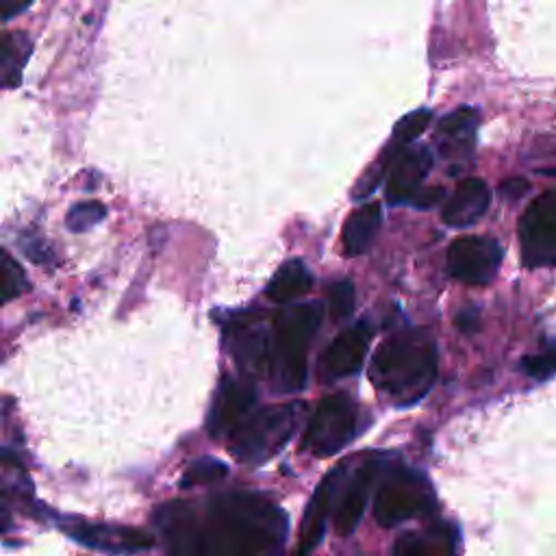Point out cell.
<instances>
[{"instance_id":"4316f807","label":"cell","mask_w":556,"mask_h":556,"mask_svg":"<svg viewBox=\"0 0 556 556\" xmlns=\"http://www.w3.org/2000/svg\"><path fill=\"white\" fill-rule=\"evenodd\" d=\"M521 369H523L528 376L536 378V380H545V378L554 376V374H556V343H554L552 348L539 352V354L526 356V358L521 361Z\"/></svg>"},{"instance_id":"484cf974","label":"cell","mask_w":556,"mask_h":556,"mask_svg":"<svg viewBox=\"0 0 556 556\" xmlns=\"http://www.w3.org/2000/svg\"><path fill=\"white\" fill-rule=\"evenodd\" d=\"M328 304H330V315L334 319L350 317L354 311V285L350 280H339L330 285Z\"/></svg>"},{"instance_id":"4dcf8cb0","label":"cell","mask_w":556,"mask_h":556,"mask_svg":"<svg viewBox=\"0 0 556 556\" xmlns=\"http://www.w3.org/2000/svg\"><path fill=\"white\" fill-rule=\"evenodd\" d=\"M456 324L460 326V330L471 332V330H476V328H478V313H476V311H465V313H460V315H458Z\"/></svg>"},{"instance_id":"d4e9b609","label":"cell","mask_w":556,"mask_h":556,"mask_svg":"<svg viewBox=\"0 0 556 556\" xmlns=\"http://www.w3.org/2000/svg\"><path fill=\"white\" fill-rule=\"evenodd\" d=\"M432 119V111L428 109H417V111H410L408 115H404L397 124H395V130H393V139L397 143H410L415 141L430 124Z\"/></svg>"},{"instance_id":"7c38bea8","label":"cell","mask_w":556,"mask_h":556,"mask_svg":"<svg viewBox=\"0 0 556 556\" xmlns=\"http://www.w3.org/2000/svg\"><path fill=\"white\" fill-rule=\"evenodd\" d=\"M371 339V328L365 321H358L337 334L326 352L319 358V378L332 382L337 378L352 376L361 369Z\"/></svg>"},{"instance_id":"44dd1931","label":"cell","mask_w":556,"mask_h":556,"mask_svg":"<svg viewBox=\"0 0 556 556\" xmlns=\"http://www.w3.org/2000/svg\"><path fill=\"white\" fill-rule=\"evenodd\" d=\"M0 491L15 497L33 495V482L28 478L26 467L13 452L2 447H0Z\"/></svg>"},{"instance_id":"277c9868","label":"cell","mask_w":556,"mask_h":556,"mask_svg":"<svg viewBox=\"0 0 556 556\" xmlns=\"http://www.w3.org/2000/svg\"><path fill=\"white\" fill-rule=\"evenodd\" d=\"M304 402H282L250 413L228 437L230 454L245 465H261L278 454L304 417Z\"/></svg>"},{"instance_id":"5b68a950","label":"cell","mask_w":556,"mask_h":556,"mask_svg":"<svg viewBox=\"0 0 556 556\" xmlns=\"http://www.w3.org/2000/svg\"><path fill=\"white\" fill-rule=\"evenodd\" d=\"M358 432V406L348 393L324 397L308 419L302 447L313 456H332L343 450Z\"/></svg>"},{"instance_id":"f1b7e54d","label":"cell","mask_w":556,"mask_h":556,"mask_svg":"<svg viewBox=\"0 0 556 556\" xmlns=\"http://www.w3.org/2000/svg\"><path fill=\"white\" fill-rule=\"evenodd\" d=\"M443 189L441 187H426V189H419L413 198H410V204L417 206V208H430L434 204H439L443 200Z\"/></svg>"},{"instance_id":"ac0fdd59","label":"cell","mask_w":556,"mask_h":556,"mask_svg":"<svg viewBox=\"0 0 556 556\" xmlns=\"http://www.w3.org/2000/svg\"><path fill=\"white\" fill-rule=\"evenodd\" d=\"M380 222H382V208L378 202H369V204H363L361 208L352 211V215L345 219L343 232H341L343 252L348 256L365 254L374 245V239L380 230Z\"/></svg>"},{"instance_id":"cb8c5ba5","label":"cell","mask_w":556,"mask_h":556,"mask_svg":"<svg viewBox=\"0 0 556 556\" xmlns=\"http://www.w3.org/2000/svg\"><path fill=\"white\" fill-rule=\"evenodd\" d=\"M104 215H106V208L100 202L87 200V202H78L76 206H72L65 222H67L70 230L83 232V230L96 226Z\"/></svg>"},{"instance_id":"8fae6325","label":"cell","mask_w":556,"mask_h":556,"mask_svg":"<svg viewBox=\"0 0 556 556\" xmlns=\"http://www.w3.org/2000/svg\"><path fill=\"white\" fill-rule=\"evenodd\" d=\"M256 402L254 382L248 378L226 376L219 382L213 406L208 410L206 430L211 437H230V432L252 413Z\"/></svg>"},{"instance_id":"f546056e","label":"cell","mask_w":556,"mask_h":556,"mask_svg":"<svg viewBox=\"0 0 556 556\" xmlns=\"http://www.w3.org/2000/svg\"><path fill=\"white\" fill-rule=\"evenodd\" d=\"M500 191H502L504 198H513L515 200V198H519V195H523L528 191V182L523 178H513V180H506Z\"/></svg>"},{"instance_id":"9a60e30c","label":"cell","mask_w":556,"mask_h":556,"mask_svg":"<svg viewBox=\"0 0 556 556\" xmlns=\"http://www.w3.org/2000/svg\"><path fill=\"white\" fill-rule=\"evenodd\" d=\"M480 113L473 106H460L447 113L437 128V146L439 152L447 159H463L473 150L476 143V128H478Z\"/></svg>"},{"instance_id":"3957f363","label":"cell","mask_w":556,"mask_h":556,"mask_svg":"<svg viewBox=\"0 0 556 556\" xmlns=\"http://www.w3.org/2000/svg\"><path fill=\"white\" fill-rule=\"evenodd\" d=\"M324 319L319 302L289 306L274 319V339L269 341V376L276 391L295 393L304 389L308 374V348Z\"/></svg>"},{"instance_id":"5bb4252c","label":"cell","mask_w":556,"mask_h":556,"mask_svg":"<svg viewBox=\"0 0 556 556\" xmlns=\"http://www.w3.org/2000/svg\"><path fill=\"white\" fill-rule=\"evenodd\" d=\"M491 202V191L480 178H465L447 198L441 219L452 228H465L478 222Z\"/></svg>"},{"instance_id":"4fadbf2b","label":"cell","mask_w":556,"mask_h":556,"mask_svg":"<svg viewBox=\"0 0 556 556\" xmlns=\"http://www.w3.org/2000/svg\"><path fill=\"white\" fill-rule=\"evenodd\" d=\"M432 167V154L426 146H415L402 152L393 167L387 182V198L393 204L410 202V198L421 189L424 178Z\"/></svg>"},{"instance_id":"52a82bcc","label":"cell","mask_w":556,"mask_h":556,"mask_svg":"<svg viewBox=\"0 0 556 556\" xmlns=\"http://www.w3.org/2000/svg\"><path fill=\"white\" fill-rule=\"evenodd\" d=\"M430 489L424 476L413 469H395L378 489L374 500V517L380 526H397L430 504Z\"/></svg>"},{"instance_id":"d6986e66","label":"cell","mask_w":556,"mask_h":556,"mask_svg":"<svg viewBox=\"0 0 556 556\" xmlns=\"http://www.w3.org/2000/svg\"><path fill=\"white\" fill-rule=\"evenodd\" d=\"M311 285H313V276L308 267L300 258H291V261H285L274 274V278L269 280L267 295L269 300L285 304L308 293Z\"/></svg>"},{"instance_id":"7a4b0ae2","label":"cell","mask_w":556,"mask_h":556,"mask_svg":"<svg viewBox=\"0 0 556 556\" xmlns=\"http://www.w3.org/2000/svg\"><path fill=\"white\" fill-rule=\"evenodd\" d=\"M371 384L395 406L417 404L437 380V345L424 328L387 337L369 367Z\"/></svg>"},{"instance_id":"9c48e42d","label":"cell","mask_w":556,"mask_h":556,"mask_svg":"<svg viewBox=\"0 0 556 556\" xmlns=\"http://www.w3.org/2000/svg\"><path fill=\"white\" fill-rule=\"evenodd\" d=\"M228 354L235 358L239 369L248 376L267 371L269 365V334L258 324V315L241 313L230 317L224 330Z\"/></svg>"},{"instance_id":"ba28073f","label":"cell","mask_w":556,"mask_h":556,"mask_svg":"<svg viewBox=\"0 0 556 556\" xmlns=\"http://www.w3.org/2000/svg\"><path fill=\"white\" fill-rule=\"evenodd\" d=\"M504 250L491 237H458L450 243L445 254L447 274L467 285L491 282L502 265Z\"/></svg>"},{"instance_id":"8992f818","label":"cell","mask_w":556,"mask_h":556,"mask_svg":"<svg viewBox=\"0 0 556 556\" xmlns=\"http://www.w3.org/2000/svg\"><path fill=\"white\" fill-rule=\"evenodd\" d=\"M519 248L526 267H549L556 263V193H539L519 219Z\"/></svg>"},{"instance_id":"7402d4cb","label":"cell","mask_w":556,"mask_h":556,"mask_svg":"<svg viewBox=\"0 0 556 556\" xmlns=\"http://www.w3.org/2000/svg\"><path fill=\"white\" fill-rule=\"evenodd\" d=\"M24 289H26V274L22 265L4 248H0V304L22 295Z\"/></svg>"},{"instance_id":"ffe728a7","label":"cell","mask_w":556,"mask_h":556,"mask_svg":"<svg viewBox=\"0 0 556 556\" xmlns=\"http://www.w3.org/2000/svg\"><path fill=\"white\" fill-rule=\"evenodd\" d=\"M28 56V43L17 35H0V87L20 83L22 65Z\"/></svg>"},{"instance_id":"6da1fadb","label":"cell","mask_w":556,"mask_h":556,"mask_svg":"<svg viewBox=\"0 0 556 556\" xmlns=\"http://www.w3.org/2000/svg\"><path fill=\"white\" fill-rule=\"evenodd\" d=\"M174 556H263L287 534L285 513L258 493H224L200 517L187 502H169L154 515Z\"/></svg>"},{"instance_id":"2e32d148","label":"cell","mask_w":556,"mask_h":556,"mask_svg":"<svg viewBox=\"0 0 556 556\" xmlns=\"http://www.w3.org/2000/svg\"><path fill=\"white\" fill-rule=\"evenodd\" d=\"M343 476V465L332 469L315 489L304 517H302V526H300V556L311 554L317 543L324 536V528H326V517L330 510V502H332V493L337 486V480Z\"/></svg>"},{"instance_id":"d6a6232c","label":"cell","mask_w":556,"mask_h":556,"mask_svg":"<svg viewBox=\"0 0 556 556\" xmlns=\"http://www.w3.org/2000/svg\"><path fill=\"white\" fill-rule=\"evenodd\" d=\"M9 526H11V515H9V510L0 504V536L9 530Z\"/></svg>"},{"instance_id":"1f68e13d","label":"cell","mask_w":556,"mask_h":556,"mask_svg":"<svg viewBox=\"0 0 556 556\" xmlns=\"http://www.w3.org/2000/svg\"><path fill=\"white\" fill-rule=\"evenodd\" d=\"M28 7H30V2H22V4H17V2H2L0 4V17L2 20H11L13 15L26 11Z\"/></svg>"},{"instance_id":"30bf717a","label":"cell","mask_w":556,"mask_h":556,"mask_svg":"<svg viewBox=\"0 0 556 556\" xmlns=\"http://www.w3.org/2000/svg\"><path fill=\"white\" fill-rule=\"evenodd\" d=\"M61 528L67 536L74 541L102 549V552H113V554H135V552H146L154 545V539L137 528H126V526H109V523H93L85 519H63Z\"/></svg>"},{"instance_id":"e0dca14e","label":"cell","mask_w":556,"mask_h":556,"mask_svg":"<svg viewBox=\"0 0 556 556\" xmlns=\"http://www.w3.org/2000/svg\"><path fill=\"white\" fill-rule=\"evenodd\" d=\"M376 463L369 460L365 463L356 473L354 478L350 480V484L345 486L343 491V497L339 502V508L334 513V528L339 534L348 536L361 521L363 517V510L367 506V497H369V491H371V482H374V476H376Z\"/></svg>"},{"instance_id":"836d02e7","label":"cell","mask_w":556,"mask_h":556,"mask_svg":"<svg viewBox=\"0 0 556 556\" xmlns=\"http://www.w3.org/2000/svg\"><path fill=\"white\" fill-rule=\"evenodd\" d=\"M298 556H300V554H298Z\"/></svg>"},{"instance_id":"603a6c76","label":"cell","mask_w":556,"mask_h":556,"mask_svg":"<svg viewBox=\"0 0 556 556\" xmlns=\"http://www.w3.org/2000/svg\"><path fill=\"white\" fill-rule=\"evenodd\" d=\"M226 473H228V467H226L222 460L211 458V456H202V458L193 460V463L185 469L182 480H180V486H182V489H189V486H195V484H208V482L222 480Z\"/></svg>"},{"instance_id":"83f0119b","label":"cell","mask_w":556,"mask_h":556,"mask_svg":"<svg viewBox=\"0 0 556 556\" xmlns=\"http://www.w3.org/2000/svg\"><path fill=\"white\" fill-rule=\"evenodd\" d=\"M393 556H439V554L424 536L408 532L395 541Z\"/></svg>"}]
</instances>
